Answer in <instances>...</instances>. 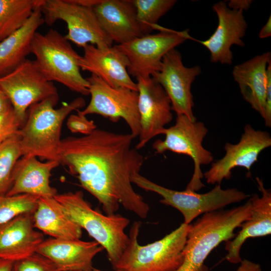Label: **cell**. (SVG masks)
I'll return each mask as SVG.
<instances>
[{"instance_id":"obj_30","label":"cell","mask_w":271,"mask_h":271,"mask_svg":"<svg viewBox=\"0 0 271 271\" xmlns=\"http://www.w3.org/2000/svg\"><path fill=\"white\" fill-rule=\"evenodd\" d=\"M13 271H60L48 258L38 253L14 261Z\"/></svg>"},{"instance_id":"obj_14","label":"cell","mask_w":271,"mask_h":271,"mask_svg":"<svg viewBox=\"0 0 271 271\" xmlns=\"http://www.w3.org/2000/svg\"><path fill=\"white\" fill-rule=\"evenodd\" d=\"M271 146V137L265 131L256 130L246 124L239 142L229 143L224 146L225 154L223 158L212 163L211 168L203 174L208 184H220L230 178L233 169L243 167L250 177L251 166L258 160L259 154Z\"/></svg>"},{"instance_id":"obj_31","label":"cell","mask_w":271,"mask_h":271,"mask_svg":"<svg viewBox=\"0 0 271 271\" xmlns=\"http://www.w3.org/2000/svg\"><path fill=\"white\" fill-rule=\"evenodd\" d=\"M22 126L12 106L0 114V145L17 133Z\"/></svg>"},{"instance_id":"obj_23","label":"cell","mask_w":271,"mask_h":271,"mask_svg":"<svg viewBox=\"0 0 271 271\" xmlns=\"http://www.w3.org/2000/svg\"><path fill=\"white\" fill-rule=\"evenodd\" d=\"M271 54L268 51L235 65L232 76L244 100L263 118Z\"/></svg>"},{"instance_id":"obj_22","label":"cell","mask_w":271,"mask_h":271,"mask_svg":"<svg viewBox=\"0 0 271 271\" xmlns=\"http://www.w3.org/2000/svg\"><path fill=\"white\" fill-rule=\"evenodd\" d=\"M56 161L42 162L37 158L22 156L16 162L13 172V185L6 194H29L39 197H53L57 190L51 186L52 171L60 165Z\"/></svg>"},{"instance_id":"obj_25","label":"cell","mask_w":271,"mask_h":271,"mask_svg":"<svg viewBox=\"0 0 271 271\" xmlns=\"http://www.w3.org/2000/svg\"><path fill=\"white\" fill-rule=\"evenodd\" d=\"M34 226L52 238L80 239L82 228L64 212L54 197H40L33 213Z\"/></svg>"},{"instance_id":"obj_37","label":"cell","mask_w":271,"mask_h":271,"mask_svg":"<svg viewBox=\"0 0 271 271\" xmlns=\"http://www.w3.org/2000/svg\"><path fill=\"white\" fill-rule=\"evenodd\" d=\"M258 36L261 39L266 38L271 36V15L269 16L266 23L260 30Z\"/></svg>"},{"instance_id":"obj_24","label":"cell","mask_w":271,"mask_h":271,"mask_svg":"<svg viewBox=\"0 0 271 271\" xmlns=\"http://www.w3.org/2000/svg\"><path fill=\"white\" fill-rule=\"evenodd\" d=\"M44 23L40 7L21 29L0 41V77L13 71L27 59L31 53L34 35Z\"/></svg>"},{"instance_id":"obj_18","label":"cell","mask_w":271,"mask_h":271,"mask_svg":"<svg viewBox=\"0 0 271 271\" xmlns=\"http://www.w3.org/2000/svg\"><path fill=\"white\" fill-rule=\"evenodd\" d=\"M103 249L95 241L51 238L43 241L36 253L51 260L60 271H88L94 269L93 259Z\"/></svg>"},{"instance_id":"obj_7","label":"cell","mask_w":271,"mask_h":271,"mask_svg":"<svg viewBox=\"0 0 271 271\" xmlns=\"http://www.w3.org/2000/svg\"><path fill=\"white\" fill-rule=\"evenodd\" d=\"M131 180L145 191L160 195L162 197L160 203L179 210L183 216V223L186 224H190L201 214L223 209L250 196L236 188L222 189L220 184H216L211 191L203 194L186 189L176 191L155 183L140 173L133 175Z\"/></svg>"},{"instance_id":"obj_36","label":"cell","mask_w":271,"mask_h":271,"mask_svg":"<svg viewBox=\"0 0 271 271\" xmlns=\"http://www.w3.org/2000/svg\"><path fill=\"white\" fill-rule=\"evenodd\" d=\"M11 107L9 100L0 89V114L7 111Z\"/></svg>"},{"instance_id":"obj_33","label":"cell","mask_w":271,"mask_h":271,"mask_svg":"<svg viewBox=\"0 0 271 271\" xmlns=\"http://www.w3.org/2000/svg\"><path fill=\"white\" fill-rule=\"evenodd\" d=\"M263 119L266 126L271 127V72L268 75L266 87Z\"/></svg>"},{"instance_id":"obj_2","label":"cell","mask_w":271,"mask_h":271,"mask_svg":"<svg viewBox=\"0 0 271 271\" xmlns=\"http://www.w3.org/2000/svg\"><path fill=\"white\" fill-rule=\"evenodd\" d=\"M250 199L243 205L203 214L191 224L183 249V260L175 271H209L205 260L223 241L233 238L234 230L250 217Z\"/></svg>"},{"instance_id":"obj_21","label":"cell","mask_w":271,"mask_h":271,"mask_svg":"<svg viewBox=\"0 0 271 271\" xmlns=\"http://www.w3.org/2000/svg\"><path fill=\"white\" fill-rule=\"evenodd\" d=\"M93 9L104 33L117 45L144 36L130 0H100Z\"/></svg>"},{"instance_id":"obj_4","label":"cell","mask_w":271,"mask_h":271,"mask_svg":"<svg viewBox=\"0 0 271 271\" xmlns=\"http://www.w3.org/2000/svg\"><path fill=\"white\" fill-rule=\"evenodd\" d=\"M53 197L68 216L106 250L114 268L129 242L125 230L129 219L118 214L104 215L93 209L81 191L57 194Z\"/></svg>"},{"instance_id":"obj_16","label":"cell","mask_w":271,"mask_h":271,"mask_svg":"<svg viewBox=\"0 0 271 271\" xmlns=\"http://www.w3.org/2000/svg\"><path fill=\"white\" fill-rule=\"evenodd\" d=\"M217 16L218 26L213 34L205 41H199L191 38L204 46L210 53L213 63L231 65L233 53L231 47L236 45L244 47L242 39L245 36L247 24L243 16V12L229 8L225 2H219L212 6Z\"/></svg>"},{"instance_id":"obj_12","label":"cell","mask_w":271,"mask_h":271,"mask_svg":"<svg viewBox=\"0 0 271 271\" xmlns=\"http://www.w3.org/2000/svg\"><path fill=\"white\" fill-rule=\"evenodd\" d=\"M159 30L158 33L116 45L128 59L129 75L136 78L151 77L160 70L165 54L191 38L188 30L177 31L161 27Z\"/></svg>"},{"instance_id":"obj_27","label":"cell","mask_w":271,"mask_h":271,"mask_svg":"<svg viewBox=\"0 0 271 271\" xmlns=\"http://www.w3.org/2000/svg\"><path fill=\"white\" fill-rule=\"evenodd\" d=\"M136 11L137 19L143 35L158 29V20L177 3L176 0H130Z\"/></svg>"},{"instance_id":"obj_13","label":"cell","mask_w":271,"mask_h":271,"mask_svg":"<svg viewBox=\"0 0 271 271\" xmlns=\"http://www.w3.org/2000/svg\"><path fill=\"white\" fill-rule=\"evenodd\" d=\"M201 73L199 66H185L181 53L175 48L165 54L160 70L151 77L167 94L172 110L177 115H185L191 120H196L193 112L194 101L191 87L196 77Z\"/></svg>"},{"instance_id":"obj_17","label":"cell","mask_w":271,"mask_h":271,"mask_svg":"<svg viewBox=\"0 0 271 271\" xmlns=\"http://www.w3.org/2000/svg\"><path fill=\"white\" fill-rule=\"evenodd\" d=\"M80 58V69L94 74L112 87H122L137 91L136 83L130 78L127 57L116 45L100 48L91 44L84 48Z\"/></svg>"},{"instance_id":"obj_20","label":"cell","mask_w":271,"mask_h":271,"mask_svg":"<svg viewBox=\"0 0 271 271\" xmlns=\"http://www.w3.org/2000/svg\"><path fill=\"white\" fill-rule=\"evenodd\" d=\"M33 215L22 214L0 225V258L15 261L36 252L44 237L35 230Z\"/></svg>"},{"instance_id":"obj_39","label":"cell","mask_w":271,"mask_h":271,"mask_svg":"<svg viewBox=\"0 0 271 271\" xmlns=\"http://www.w3.org/2000/svg\"><path fill=\"white\" fill-rule=\"evenodd\" d=\"M70 1L77 5L93 8L100 2V0H70Z\"/></svg>"},{"instance_id":"obj_32","label":"cell","mask_w":271,"mask_h":271,"mask_svg":"<svg viewBox=\"0 0 271 271\" xmlns=\"http://www.w3.org/2000/svg\"><path fill=\"white\" fill-rule=\"evenodd\" d=\"M68 129L72 133H80L85 135L91 133L97 128L93 120H88L86 116L78 113L71 114L66 122Z\"/></svg>"},{"instance_id":"obj_15","label":"cell","mask_w":271,"mask_h":271,"mask_svg":"<svg viewBox=\"0 0 271 271\" xmlns=\"http://www.w3.org/2000/svg\"><path fill=\"white\" fill-rule=\"evenodd\" d=\"M138 109L141 132L136 149L144 148L153 138L162 134L173 119L171 101L167 94L151 77H138Z\"/></svg>"},{"instance_id":"obj_34","label":"cell","mask_w":271,"mask_h":271,"mask_svg":"<svg viewBox=\"0 0 271 271\" xmlns=\"http://www.w3.org/2000/svg\"><path fill=\"white\" fill-rule=\"evenodd\" d=\"M252 2V0H231L227 5L230 9L243 12L249 8Z\"/></svg>"},{"instance_id":"obj_19","label":"cell","mask_w":271,"mask_h":271,"mask_svg":"<svg viewBox=\"0 0 271 271\" xmlns=\"http://www.w3.org/2000/svg\"><path fill=\"white\" fill-rule=\"evenodd\" d=\"M256 180L261 196L255 194L249 199L250 218L241 224L240 230L233 238L225 241V249L227 253L225 259L231 263L242 261L241 248L248 238L264 236L271 233V192L265 188L262 179L256 177Z\"/></svg>"},{"instance_id":"obj_28","label":"cell","mask_w":271,"mask_h":271,"mask_svg":"<svg viewBox=\"0 0 271 271\" xmlns=\"http://www.w3.org/2000/svg\"><path fill=\"white\" fill-rule=\"evenodd\" d=\"M21 156L18 131L0 145V196L6 195L10 190L13 185V170Z\"/></svg>"},{"instance_id":"obj_3","label":"cell","mask_w":271,"mask_h":271,"mask_svg":"<svg viewBox=\"0 0 271 271\" xmlns=\"http://www.w3.org/2000/svg\"><path fill=\"white\" fill-rule=\"evenodd\" d=\"M58 100L59 96L48 98L29 108L26 120L19 131L22 156L59 162L63 123L71 112L85 106V101L79 97L55 108Z\"/></svg>"},{"instance_id":"obj_8","label":"cell","mask_w":271,"mask_h":271,"mask_svg":"<svg viewBox=\"0 0 271 271\" xmlns=\"http://www.w3.org/2000/svg\"><path fill=\"white\" fill-rule=\"evenodd\" d=\"M208 131L203 122L192 120L185 115H177L175 124L163 130L165 139L157 140L153 144L157 154L169 151L192 159L194 172L186 190L196 192L205 186L201 181L204 177L201 166L211 163L214 159L212 153L202 145Z\"/></svg>"},{"instance_id":"obj_29","label":"cell","mask_w":271,"mask_h":271,"mask_svg":"<svg viewBox=\"0 0 271 271\" xmlns=\"http://www.w3.org/2000/svg\"><path fill=\"white\" fill-rule=\"evenodd\" d=\"M39 198L29 194L0 196V225L19 215L34 213Z\"/></svg>"},{"instance_id":"obj_1","label":"cell","mask_w":271,"mask_h":271,"mask_svg":"<svg viewBox=\"0 0 271 271\" xmlns=\"http://www.w3.org/2000/svg\"><path fill=\"white\" fill-rule=\"evenodd\" d=\"M135 138L96 129L83 137L61 140L59 163L79 180L81 186L112 215L121 205L141 218L147 217L149 206L134 190L131 177L140 173L144 157L132 147Z\"/></svg>"},{"instance_id":"obj_6","label":"cell","mask_w":271,"mask_h":271,"mask_svg":"<svg viewBox=\"0 0 271 271\" xmlns=\"http://www.w3.org/2000/svg\"><path fill=\"white\" fill-rule=\"evenodd\" d=\"M31 53L39 70L50 81L61 83L70 90L88 95L89 83L81 74L80 56L64 37L51 29L33 37Z\"/></svg>"},{"instance_id":"obj_35","label":"cell","mask_w":271,"mask_h":271,"mask_svg":"<svg viewBox=\"0 0 271 271\" xmlns=\"http://www.w3.org/2000/svg\"><path fill=\"white\" fill-rule=\"evenodd\" d=\"M241 264L236 271H262L259 264L250 260L244 259L240 262Z\"/></svg>"},{"instance_id":"obj_26","label":"cell","mask_w":271,"mask_h":271,"mask_svg":"<svg viewBox=\"0 0 271 271\" xmlns=\"http://www.w3.org/2000/svg\"><path fill=\"white\" fill-rule=\"evenodd\" d=\"M44 0H0V41L21 29Z\"/></svg>"},{"instance_id":"obj_10","label":"cell","mask_w":271,"mask_h":271,"mask_svg":"<svg viewBox=\"0 0 271 271\" xmlns=\"http://www.w3.org/2000/svg\"><path fill=\"white\" fill-rule=\"evenodd\" d=\"M91 99L83 110L77 113L86 116L96 114L113 122L123 119L136 138L141 132L138 109V92L126 88L112 87L98 76L91 74L86 78Z\"/></svg>"},{"instance_id":"obj_40","label":"cell","mask_w":271,"mask_h":271,"mask_svg":"<svg viewBox=\"0 0 271 271\" xmlns=\"http://www.w3.org/2000/svg\"><path fill=\"white\" fill-rule=\"evenodd\" d=\"M78 271H82V270H78ZM88 271H102V270H98V269L94 268V269H93L92 270H88ZM112 271H122V270H120V269H114L113 270H112Z\"/></svg>"},{"instance_id":"obj_11","label":"cell","mask_w":271,"mask_h":271,"mask_svg":"<svg viewBox=\"0 0 271 271\" xmlns=\"http://www.w3.org/2000/svg\"><path fill=\"white\" fill-rule=\"evenodd\" d=\"M0 89L9 100L23 125L31 106L59 96L53 82L44 76L34 60L28 59L13 71L0 77Z\"/></svg>"},{"instance_id":"obj_9","label":"cell","mask_w":271,"mask_h":271,"mask_svg":"<svg viewBox=\"0 0 271 271\" xmlns=\"http://www.w3.org/2000/svg\"><path fill=\"white\" fill-rule=\"evenodd\" d=\"M44 23L52 26L62 20L67 25L68 41L83 48L87 44L102 48L113 42L101 28L92 7L74 4L70 0H44L41 7Z\"/></svg>"},{"instance_id":"obj_38","label":"cell","mask_w":271,"mask_h":271,"mask_svg":"<svg viewBox=\"0 0 271 271\" xmlns=\"http://www.w3.org/2000/svg\"><path fill=\"white\" fill-rule=\"evenodd\" d=\"M14 261L0 258V271H13Z\"/></svg>"},{"instance_id":"obj_5","label":"cell","mask_w":271,"mask_h":271,"mask_svg":"<svg viewBox=\"0 0 271 271\" xmlns=\"http://www.w3.org/2000/svg\"><path fill=\"white\" fill-rule=\"evenodd\" d=\"M191 224L182 223L162 238L146 245L139 243L140 221H134L129 242L115 269L122 271H175L183 260V249Z\"/></svg>"}]
</instances>
